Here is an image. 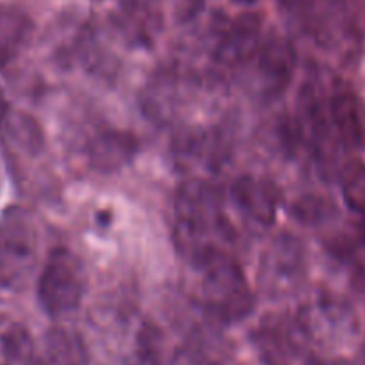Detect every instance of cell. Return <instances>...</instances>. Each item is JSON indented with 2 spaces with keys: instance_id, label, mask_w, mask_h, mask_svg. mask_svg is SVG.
<instances>
[{
  "instance_id": "obj_1",
  "label": "cell",
  "mask_w": 365,
  "mask_h": 365,
  "mask_svg": "<svg viewBox=\"0 0 365 365\" xmlns=\"http://www.w3.org/2000/svg\"><path fill=\"white\" fill-rule=\"evenodd\" d=\"M175 239L187 259L200 264L216 252H225L230 227L216 189L203 180L180 185L175 202Z\"/></svg>"
},
{
  "instance_id": "obj_2",
  "label": "cell",
  "mask_w": 365,
  "mask_h": 365,
  "mask_svg": "<svg viewBox=\"0 0 365 365\" xmlns=\"http://www.w3.org/2000/svg\"><path fill=\"white\" fill-rule=\"evenodd\" d=\"M202 269V299L207 310L223 323L248 317L255 298L241 266L227 252H216L196 264Z\"/></svg>"
},
{
  "instance_id": "obj_3",
  "label": "cell",
  "mask_w": 365,
  "mask_h": 365,
  "mask_svg": "<svg viewBox=\"0 0 365 365\" xmlns=\"http://www.w3.org/2000/svg\"><path fill=\"white\" fill-rule=\"evenodd\" d=\"M38 230L31 214L9 207L0 214V287L21 291L38 264Z\"/></svg>"
},
{
  "instance_id": "obj_4",
  "label": "cell",
  "mask_w": 365,
  "mask_h": 365,
  "mask_svg": "<svg viewBox=\"0 0 365 365\" xmlns=\"http://www.w3.org/2000/svg\"><path fill=\"white\" fill-rule=\"evenodd\" d=\"M88 287L84 264L73 252L57 248L50 253L38 282V299L50 317L73 312Z\"/></svg>"
},
{
  "instance_id": "obj_5",
  "label": "cell",
  "mask_w": 365,
  "mask_h": 365,
  "mask_svg": "<svg viewBox=\"0 0 365 365\" xmlns=\"http://www.w3.org/2000/svg\"><path fill=\"white\" fill-rule=\"evenodd\" d=\"M305 271V255L296 237L280 234L267 245L260 260V285L269 294L280 296L299 284Z\"/></svg>"
},
{
  "instance_id": "obj_6",
  "label": "cell",
  "mask_w": 365,
  "mask_h": 365,
  "mask_svg": "<svg viewBox=\"0 0 365 365\" xmlns=\"http://www.w3.org/2000/svg\"><path fill=\"white\" fill-rule=\"evenodd\" d=\"M257 77L267 95L284 93L296 68V52L284 38H273L257 50Z\"/></svg>"
},
{
  "instance_id": "obj_7",
  "label": "cell",
  "mask_w": 365,
  "mask_h": 365,
  "mask_svg": "<svg viewBox=\"0 0 365 365\" xmlns=\"http://www.w3.org/2000/svg\"><path fill=\"white\" fill-rule=\"evenodd\" d=\"M232 200L235 209L253 227H267L273 223L278 196L269 182L250 175L237 178L232 185Z\"/></svg>"
},
{
  "instance_id": "obj_8",
  "label": "cell",
  "mask_w": 365,
  "mask_h": 365,
  "mask_svg": "<svg viewBox=\"0 0 365 365\" xmlns=\"http://www.w3.org/2000/svg\"><path fill=\"white\" fill-rule=\"evenodd\" d=\"M330 121L346 146L365 150V103L351 89H341L331 96Z\"/></svg>"
},
{
  "instance_id": "obj_9",
  "label": "cell",
  "mask_w": 365,
  "mask_h": 365,
  "mask_svg": "<svg viewBox=\"0 0 365 365\" xmlns=\"http://www.w3.org/2000/svg\"><path fill=\"white\" fill-rule=\"evenodd\" d=\"M138 150V139L128 132L103 130L89 143L88 159L96 171L113 173L127 166L135 157Z\"/></svg>"
},
{
  "instance_id": "obj_10",
  "label": "cell",
  "mask_w": 365,
  "mask_h": 365,
  "mask_svg": "<svg viewBox=\"0 0 365 365\" xmlns=\"http://www.w3.org/2000/svg\"><path fill=\"white\" fill-rule=\"evenodd\" d=\"M262 18L255 13H245L225 31L220 43V56L225 63L239 64L257 53L260 46Z\"/></svg>"
},
{
  "instance_id": "obj_11",
  "label": "cell",
  "mask_w": 365,
  "mask_h": 365,
  "mask_svg": "<svg viewBox=\"0 0 365 365\" xmlns=\"http://www.w3.org/2000/svg\"><path fill=\"white\" fill-rule=\"evenodd\" d=\"M46 365H88L89 351L78 334L68 328H50L45 335Z\"/></svg>"
},
{
  "instance_id": "obj_12",
  "label": "cell",
  "mask_w": 365,
  "mask_h": 365,
  "mask_svg": "<svg viewBox=\"0 0 365 365\" xmlns=\"http://www.w3.org/2000/svg\"><path fill=\"white\" fill-rule=\"evenodd\" d=\"M32 24L21 11L0 9V66L14 59L31 39Z\"/></svg>"
},
{
  "instance_id": "obj_13",
  "label": "cell",
  "mask_w": 365,
  "mask_h": 365,
  "mask_svg": "<svg viewBox=\"0 0 365 365\" xmlns=\"http://www.w3.org/2000/svg\"><path fill=\"white\" fill-rule=\"evenodd\" d=\"M257 349L267 365H289L294 353L296 339L285 323L264 324L255 335Z\"/></svg>"
},
{
  "instance_id": "obj_14",
  "label": "cell",
  "mask_w": 365,
  "mask_h": 365,
  "mask_svg": "<svg viewBox=\"0 0 365 365\" xmlns=\"http://www.w3.org/2000/svg\"><path fill=\"white\" fill-rule=\"evenodd\" d=\"M6 138L13 146H16L21 152L29 155H38L43 148V132L41 127L34 118L27 116L24 113H14L9 110L4 121L0 123Z\"/></svg>"
},
{
  "instance_id": "obj_15",
  "label": "cell",
  "mask_w": 365,
  "mask_h": 365,
  "mask_svg": "<svg viewBox=\"0 0 365 365\" xmlns=\"http://www.w3.org/2000/svg\"><path fill=\"white\" fill-rule=\"evenodd\" d=\"M342 195L353 212L365 221V164L349 163L342 171Z\"/></svg>"
},
{
  "instance_id": "obj_16",
  "label": "cell",
  "mask_w": 365,
  "mask_h": 365,
  "mask_svg": "<svg viewBox=\"0 0 365 365\" xmlns=\"http://www.w3.org/2000/svg\"><path fill=\"white\" fill-rule=\"evenodd\" d=\"M2 348L11 362H29L32 359V341L24 328H11L4 335Z\"/></svg>"
},
{
  "instance_id": "obj_17",
  "label": "cell",
  "mask_w": 365,
  "mask_h": 365,
  "mask_svg": "<svg viewBox=\"0 0 365 365\" xmlns=\"http://www.w3.org/2000/svg\"><path fill=\"white\" fill-rule=\"evenodd\" d=\"M294 212L299 220L312 223L323 220V216L327 217V205L317 198H305L294 207Z\"/></svg>"
},
{
  "instance_id": "obj_18",
  "label": "cell",
  "mask_w": 365,
  "mask_h": 365,
  "mask_svg": "<svg viewBox=\"0 0 365 365\" xmlns=\"http://www.w3.org/2000/svg\"><path fill=\"white\" fill-rule=\"evenodd\" d=\"M202 2L203 0H178V6H177L178 16H180L182 20H189V18H192L196 13H198L200 7H202Z\"/></svg>"
},
{
  "instance_id": "obj_19",
  "label": "cell",
  "mask_w": 365,
  "mask_h": 365,
  "mask_svg": "<svg viewBox=\"0 0 365 365\" xmlns=\"http://www.w3.org/2000/svg\"><path fill=\"white\" fill-rule=\"evenodd\" d=\"M9 110H11V107H9V102H7V98H6V93H4V89L0 88V123H2L4 118L7 116V113H9Z\"/></svg>"
},
{
  "instance_id": "obj_20",
  "label": "cell",
  "mask_w": 365,
  "mask_h": 365,
  "mask_svg": "<svg viewBox=\"0 0 365 365\" xmlns=\"http://www.w3.org/2000/svg\"><path fill=\"white\" fill-rule=\"evenodd\" d=\"M232 2L241 4V6H252V4H255L257 0H232Z\"/></svg>"
},
{
  "instance_id": "obj_21",
  "label": "cell",
  "mask_w": 365,
  "mask_h": 365,
  "mask_svg": "<svg viewBox=\"0 0 365 365\" xmlns=\"http://www.w3.org/2000/svg\"><path fill=\"white\" fill-rule=\"evenodd\" d=\"M360 365H365V344L362 348V355H360Z\"/></svg>"
}]
</instances>
